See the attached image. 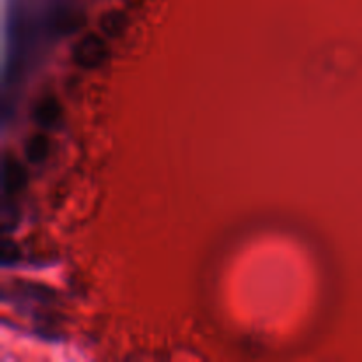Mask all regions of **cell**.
<instances>
[{"mask_svg":"<svg viewBox=\"0 0 362 362\" xmlns=\"http://www.w3.org/2000/svg\"><path fill=\"white\" fill-rule=\"evenodd\" d=\"M103 53H105V46H103L101 39L95 37V35H88L87 39H83V41L76 46L74 59H76V62H80L81 66L92 67L98 62H101Z\"/></svg>","mask_w":362,"mask_h":362,"instance_id":"1","label":"cell"}]
</instances>
